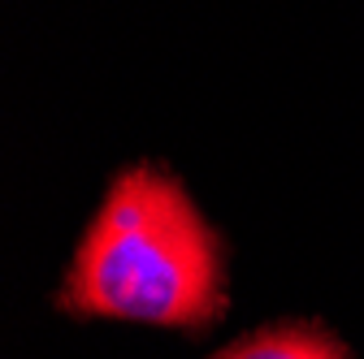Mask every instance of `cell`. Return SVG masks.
Listing matches in <instances>:
<instances>
[{"mask_svg": "<svg viewBox=\"0 0 364 359\" xmlns=\"http://www.w3.org/2000/svg\"><path fill=\"white\" fill-rule=\"evenodd\" d=\"M213 359H351V350L326 325L287 321V325H264V329L230 342Z\"/></svg>", "mask_w": 364, "mask_h": 359, "instance_id": "7a4b0ae2", "label": "cell"}, {"mask_svg": "<svg viewBox=\"0 0 364 359\" xmlns=\"http://www.w3.org/2000/svg\"><path fill=\"white\" fill-rule=\"evenodd\" d=\"M225 303V247L187 187L161 165L122 169L87 221L57 307L87 321L204 333Z\"/></svg>", "mask_w": 364, "mask_h": 359, "instance_id": "6da1fadb", "label": "cell"}]
</instances>
